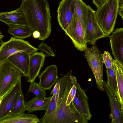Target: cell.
Returning <instances> with one entry per match:
<instances>
[{
	"mask_svg": "<svg viewBox=\"0 0 123 123\" xmlns=\"http://www.w3.org/2000/svg\"><path fill=\"white\" fill-rule=\"evenodd\" d=\"M20 7L33 32L37 31L40 33L39 39L43 40L47 38L51 31V16L48 1L23 0Z\"/></svg>",
	"mask_w": 123,
	"mask_h": 123,
	"instance_id": "obj_1",
	"label": "cell"
},
{
	"mask_svg": "<svg viewBox=\"0 0 123 123\" xmlns=\"http://www.w3.org/2000/svg\"><path fill=\"white\" fill-rule=\"evenodd\" d=\"M72 87L68 75L62 97L57 107L45 118L40 119V123H87V120L76 108L73 101L70 105L66 104L68 95Z\"/></svg>",
	"mask_w": 123,
	"mask_h": 123,
	"instance_id": "obj_2",
	"label": "cell"
},
{
	"mask_svg": "<svg viewBox=\"0 0 123 123\" xmlns=\"http://www.w3.org/2000/svg\"><path fill=\"white\" fill-rule=\"evenodd\" d=\"M118 13V0H106L95 11L98 23L107 37L114 30Z\"/></svg>",
	"mask_w": 123,
	"mask_h": 123,
	"instance_id": "obj_3",
	"label": "cell"
},
{
	"mask_svg": "<svg viewBox=\"0 0 123 123\" xmlns=\"http://www.w3.org/2000/svg\"><path fill=\"white\" fill-rule=\"evenodd\" d=\"M21 72L6 59L0 63V97L8 92L21 80Z\"/></svg>",
	"mask_w": 123,
	"mask_h": 123,
	"instance_id": "obj_4",
	"label": "cell"
},
{
	"mask_svg": "<svg viewBox=\"0 0 123 123\" xmlns=\"http://www.w3.org/2000/svg\"><path fill=\"white\" fill-rule=\"evenodd\" d=\"M84 56L86 59L95 77L96 85L100 90L104 91L103 79V65L102 54L97 46L86 48Z\"/></svg>",
	"mask_w": 123,
	"mask_h": 123,
	"instance_id": "obj_5",
	"label": "cell"
},
{
	"mask_svg": "<svg viewBox=\"0 0 123 123\" xmlns=\"http://www.w3.org/2000/svg\"><path fill=\"white\" fill-rule=\"evenodd\" d=\"M37 50L27 41L11 37L9 40L3 42L0 46V63L18 52H24L31 54Z\"/></svg>",
	"mask_w": 123,
	"mask_h": 123,
	"instance_id": "obj_6",
	"label": "cell"
},
{
	"mask_svg": "<svg viewBox=\"0 0 123 123\" xmlns=\"http://www.w3.org/2000/svg\"><path fill=\"white\" fill-rule=\"evenodd\" d=\"M87 6V14L85 30L86 41L87 44L94 45L99 39L107 37L103 31L97 21L95 11Z\"/></svg>",
	"mask_w": 123,
	"mask_h": 123,
	"instance_id": "obj_7",
	"label": "cell"
},
{
	"mask_svg": "<svg viewBox=\"0 0 123 123\" xmlns=\"http://www.w3.org/2000/svg\"><path fill=\"white\" fill-rule=\"evenodd\" d=\"M66 35L71 39L74 47L80 51H84L87 45L85 32L76 12L68 26L64 31Z\"/></svg>",
	"mask_w": 123,
	"mask_h": 123,
	"instance_id": "obj_8",
	"label": "cell"
},
{
	"mask_svg": "<svg viewBox=\"0 0 123 123\" xmlns=\"http://www.w3.org/2000/svg\"><path fill=\"white\" fill-rule=\"evenodd\" d=\"M71 82L75 85L76 90L75 95L73 100L74 105L78 111L88 121L90 120L92 115L90 111L88 103V98L85 90L82 89L77 81L75 77L70 73H67Z\"/></svg>",
	"mask_w": 123,
	"mask_h": 123,
	"instance_id": "obj_9",
	"label": "cell"
},
{
	"mask_svg": "<svg viewBox=\"0 0 123 123\" xmlns=\"http://www.w3.org/2000/svg\"><path fill=\"white\" fill-rule=\"evenodd\" d=\"M58 22L64 31L67 29L76 12L75 0H62L57 10Z\"/></svg>",
	"mask_w": 123,
	"mask_h": 123,
	"instance_id": "obj_10",
	"label": "cell"
},
{
	"mask_svg": "<svg viewBox=\"0 0 123 123\" xmlns=\"http://www.w3.org/2000/svg\"><path fill=\"white\" fill-rule=\"evenodd\" d=\"M22 90L21 80L3 98L0 105V120L6 116L15 104Z\"/></svg>",
	"mask_w": 123,
	"mask_h": 123,
	"instance_id": "obj_11",
	"label": "cell"
},
{
	"mask_svg": "<svg viewBox=\"0 0 123 123\" xmlns=\"http://www.w3.org/2000/svg\"><path fill=\"white\" fill-rule=\"evenodd\" d=\"M104 91L109 99L111 112L110 117L111 119V123H123V110L117 97L107 86L106 82L103 81Z\"/></svg>",
	"mask_w": 123,
	"mask_h": 123,
	"instance_id": "obj_12",
	"label": "cell"
},
{
	"mask_svg": "<svg viewBox=\"0 0 123 123\" xmlns=\"http://www.w3.org/2000/svg\"><path fill=\"white\" fill-rule=\"evenodd\" d=\"M0 21L12 28L21 26H28L24 13L20 7L14 10L0 12Z\"/></svg>",
	"mask_w": 123,
	"mask_h": 123,
	"instance_id": "obj_13",
	"label": "cell"
},
{
	"mask_svg": "<svg viewBox=\"0 0 123 123\" xmlns=\"http://www.w3.org/2000/svg\"><path fill=\"white\" fill-rule=\"evenodd\" d=\"M108 37L112 54L115 60L123 65V28L116 29Z\"/></svg>",
	"mask_w": 123,
	"mask_h": 123,
	"instance_id": "obj_14",
	"label": "cell"
},
{
	"mask_svg": "<svg viewBox=\"0 0 123 123\" xmlns=\"http://www.w3.org/2000/svg\"><path fill=\"white\" fill-rule=\"evenodd\" d=\"M46 55L42 52H35L30 55L28 82L34 81L43 67Z\"/></svg>",
	"mask_w": 123,
	"mask_h": 123,
	"instance_id": "obj_15",
	"label": "cell"
},
{
	"mask_svg": "<svg viewBox=\"0 0 123 123\" xmlns=\"http://www.w3.org/2000/svg\"><path fill=\"white\" fill-rule=\"evenodd\" d=\"M31 54L26 52H18L9 57L8 61L27 78L29 76V66Z\"/></svg>",
	"mask_w": 123,
	"mask_h": 123,
	"instance_id": "obj_16",
	"label": "cell"
},
{
	"mask_svg": "<svg viewBox=\"0 0 123 123\" xmlns=\"http://www.w3.org/2000/svg\"><path fill=\"white\" fill-rule=\"evenodd\" d=\"M39 84L45 90H50L57 81L58 68L56 65H52L46 68L39 76Z\"/></svg>",
	"mask_w": 123,
	"mask_h": 123,
	"instance_id": "obj_17",
	"label": "cell"
},
{
	"mask_svg": "<svg viewBox=\"0 0 123 123\" xmlns=\"http://www.w3.org/2000/svg\"><path fill=\"white\" fill-rule=\"evenodd\" d=\"M40 119L33 114L20 113L9 114L0 120V123H37Z\"/></svg>",
	"mask_w": 123,
	"mask_h": 123,
	"instance_id": "obj_18",
	"label": "cell"
},
{
	"mask_svg": "<svg viewBox=\"0 0 123 123\" xmlns=\"http://www.w3.org/2000/svg\"><path fill=\"white\" fill-rule=\"evenodd\" d=\"M112 62L117 86L118 95L117 97L123 110V65L113 59Z\"/></svg>",
	"mask_w": 123,
	"mask_h": 123,
	"instance_id": "obj_19",
	"label": "cell"
},
{
	"mask_svg": "<svg viewBox=\"0 0 123 123\" xmlns=\"http://www.w3.org/2000/svg\"><path fill=\"white\" fill-rule=\"evenodd\" d=\"M51 98H39L35 97L32 98L25 103L26 111L28 113L37 111H46Z\"/></svg>",
	"mask_w": 123,
	"mask_h": 123,
	"instance_id": "obj_20",
	"label": "cell"
},
{
	"mask_svg": "<svg viewBox=\"0 0 123 123\" xmlns=\"http://www.w3.org/2000/svg\"><path fill=\"white\" fill-rule=\"evenodd\" d=\"M8 31L14 37L21 39L29 37L33 33L31 29L28 26H21L9 28Z\"/></svg>",
	"mask_w": 123,
	"mask_h": 123,
	"instance_id": "obj_21",
	"label": "cell"
},
{
	"mask_svg": "<svg viewBox=\"0 0 123 123\" xmlns=\"http://www.w3.org/2000/svg\"><path fill=\"white\" fill-rule=\"evenodd\" d=\"M65 85H61L59 91L56 95H53L49 102L46 112L43 117L40 119H43L50 114L56 108L63 94L65 88Z\"/></svg>",
	"mask_w": 123,
	"mask_h": 123,
	"instance_id": "obj_22",
	"label": "cell"
},
{
	"mask_svg": "<svg viewBox=\"0 0 123 123\" xmlns=\"http://www.w3.org/2000/svg\"><path fill=\"white\" fill-rule=\"evenodd\" d=\"M76 12L85 31L87 14V6L82 0H75Z\"/></svg>",
	"mask_w": 123,
	"mask_h": 123,
	"instance_id": "obj_23",
	"label": "cell"
},
{
	"mask_svg": "<svg viewBox=\"0 0 123 123\" xmlns=\"http://www.w3.org/2000/svg\"><path fill=\"white\" fill-rule=\"evenodd\" d=\"M107 77V84L111 90L117 96V81L113 65L110 68H106V70Z\"/></svg>",
	"mask_w": 123,
	"mask_h": 123,
	"instance_id": "obj_24",
	"label": "cell"
},
{
	"mask_svg": "<svg viewBox=\"0 0 123 123\" xmlns=\"http://www.w3.org/2000/svg\"><path fill=\"white\" fill-rule=\"evenodd\" d=\"M26 111L25 104L24 101V95L22 90L19 94L16 102L9 111L8 114L23 113Z\"/></svg>",
	"mask_w": 123,
	"mask_h": 123,
	"instance_id": "obj_25",
	"label": "cell"
},
{
	"mask_svg": "<svg viewBox=\"0 0 123 123\" xmlns=\"http://www.w3.org/2000/svg\"><path fill=\"white\" fill-rule=\"evenodd\" d=\"M28 92L33 93L38 98L46 97L45 90L42 88L38 83L34 81L30 83Z\"/></svg>",
	"mask_w": 123,
	"mask_h": 123,
	"instance_id": "obj_26",
	"label": "cell"
},
{
	"mask_svg": "<svg viewBox=\"0 0 123 123\" xmlns=\"http://www.w3.org/2000/svg\"><path fill=\"white\" fill-rule=\"evenodd\" d=\"M37 50H40L46 53V55L54 57L55 54L51 47L47 45L44 42H42L38 46Z\"/></svg>",
	"mask_w": 123,
	"mask_h": 123,
	"instance_id": "obj_27",
	"label": "cell"
},
{
	"mask_svg": "<svg viewBox=\"0 0 123 123\" xmlns=\"http://www.w3.org/2000/svg\"><path fill=\"white\" fill-rule=\"evenodd\" d=\"M104 63L106 68H110L113 65L112 58L110 53L107 51H105L102 54Z\"/></svg>",
	"mask_w": 123,
	"mask_h": 123,
	"instance_id": "obj_28",
	"label": "cell"
},
{
	"mask_svg": "<svg viewBox=\"0 0 123 123\" xmlns=\"http://www.w3.org/2000/svg\"><path fill=\"white\" fill-rule=\"evenodd\" d=\"M71 83L72 87L68 95L66 104L67 105H70L76 94V88L74 85Z\"/></svg>",
	"mask_w": 123,
	"mask_h": 123,
	"instance_id": "obj_29",
	"label": "cell"
},
{
	"mask_svg": "<svg viewBox=\"0 0 123 123\" xmlns=\"http://www.w3.org/2000/svg\"><path fill=\"white\" fill-rule=\"evenodd\" d=\"M62 78V76L56 81L53 89L51 92L50 95L53 94L54 95H56L57 94L60 89Z\"/></svg>",
	"mask_w": 123,
	"mask_h": 123,
	"instance_id": "obj_30",
	"label": "cell"
},
{
	"mask_svg": "<svg viewBox=\"0 0 123 123\" xmlns=\"http://www.w3.org/2000/svg\"><path fill=\"white\" fill-rule=\"evenodd\" d=\"M118 13L123 19V0H118Z\"/></svg>",
	"mask_w": 123,
	"mask_h": 123,
	"instance_id": "obj_31",
	"label": "cell"
},
{
	"mask_svg": "<svg viewBox=\"0 0 123 123\" xmlns=\"http://www.w3.org/2000/svg\"><path fill=\"white\" fill-rule=\"evenodd\" d=\"M92 3L95 5L97 8L101 6L106 0H92Z\"/></svg>",
	"mask_w": 123,
	"mask_h": 123,
	"instance_id": "obj_32",
	"label": "cell"
},
{
	"mask_svg": "<svg viewBox=\"0 0 123 123\" xmlns=\"http://www.w3.org/2000/svg\"><path fill=\"white\" fill-rule=\"evenodd\" d=\"M33 36L35 38H39L40 36V33L38 31H36L33 32L32 33Z\"/></svg>",
	"mask_w": 123,
	"mask_h": 123,
	"instance_id": "obj_33",
	"label": "cell"
},
{
	"mask_svg": "<svg viewBox=\"0 0 123 123\" xmlns=\"http://www.w3.org/2000/svg\"><path fill=\"white\" fill-rule=\"evenodd\" d=\"M4 36V35L2 34V33L1 32V31L0 30V40L2 39V38Z\"/></svg>",
	"mask_w": 123,
	"mask_h": 123,
	"instance_id": "obj_34",
	"label": "cell"
},
{
	"mask_svg": "<svg viewBox=\"0 0 123 123\" xmlns=\"http://www.w3.org/2000/svg\"><path fill=\"white\" fill-rule=\"evenodd\" d=\"M5 95L2 96L0 97V105L1 102V101Z\"/></svg>",
	"mask_w": 123,
	"mask_h": 123,
	"instance_id": "obj_35",
	"label": "cell"
},
{
	"mask_svg": "<svg viewBox=\"0 0 123 123\" xmlns=\"http://www.w3.org/2000/svg\"><path fill=\"white\" fill-rule=\"evenodd\" d=\"M3 43V42L2 39L0 40V45L1 44Z\"/></svg>",
	"mask_w": 123,
	"mask_h": 123,
	"instance_id": "obj_36",
	"label": "cell"
},
{
	"mask_svg": "<svg viewBox=\"0 0 123 123\" xmlns=\"http://www.w3.org/2000/svg\"></svg>",
	"mask_w": 123,
	"mask_h": 123,
	"instance_id": "obj_37",
	"label": "cell"
}]
</instances>
